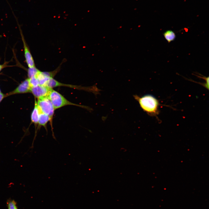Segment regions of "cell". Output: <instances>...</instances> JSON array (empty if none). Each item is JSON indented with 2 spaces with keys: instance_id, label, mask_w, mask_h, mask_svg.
<instances>
[{
  "instance_id": "30bf717a",
  "label": "cell",
  "mask_w": 209,
  "mask_h": 209,
  "mask_svg": "<svg viewBox=\"0 0 209 209\" xmlns=\"http://www.w3.org/2000/svg\"><path fill=\"white\" fill-rule=\"evenodd\" d=\"M8 209H18L15 201L11 198L7 200L6 202Z\"/></svg>"
},
{
  "instance_id": "7c38bea8",
  "label": "cell",
  "mask_w": 209,
  "mask_h": 209,
  "mask_svg": "<svg viewBox=\"0 0 209 209\" xmlns=\"http://www.w3.org/2000/svg\"><path fill=\"white\" fill-rule=\"evenodd\" d=\"M29 82L31 87H35L39 85L36 76L29 78Z\"/></svg>"
},
{
  "instance_id": "8fae6325",
  "label": "cell",
  "mask_w": 209,
  "mask_h": 209,
  "mask_svg": "<svg viewBox=\"0 0 209 209\" xmlns=\"http://www.w3.org/2000/svg\"><path fill=\"white\" fill-rule=\"evenodd\" d=\"M39 71L35 66L29 68L28 71L29 78L36 76Z\"/></svg>"
},
{
  "instance_id": "4fadbf2b",
  "label": "cell",
  "mask_w": 209,
  "mask_h": 209,
  "mask_svg": "<svg viewBox=\"0 0 209 209\" xmlns=\"http://www.w3.org/2000/svg\"><path fill=\"white\" fill-rule=\"evenodd\" d=\"M4 96L5 95L1 93H0V102L4 98Z\"/></svg>"
},
{
  "instance_id": "5bb4252c",
  "label": "cell",
  "mask_w": 209,
  "mask_h": 209,
  "mask_svg": "<svg viewBox=\"0 0 209 209\" xmlns=\"http://www.w3.org/2000/svg\"><path fill=\"white\" fill-rule=\"evenodd\" d=\"M5 65L0 64V71L5 67Z\"/></svg>"
},
{
  "instance_id": "5b68a950",
  "label": "cell",
  "mask_w": 209,
  "mask_h": 209,
  "mask_svg": "<svg viewBox=\"0 0 209 209\" xmlns=\"http://www.w3.org/2000/svg\"><path fill=\"white\" fill-rule=\"evenodd\" d=\"M31 87L29 78L27 79L21 83L14 90L10 93L9 95L30 92Z\"/></svg>"
},
{
  "instance_id": "8992f818",
  "label": "cell",
  "mask_w": 209,
  "mask_h": 209,
  "mask_svg": "<svg viewBox=\"0 0 209 209\" xmlns=\"http://www.w3.org/2000/svg\"><path fill=\"white\" fill-rule=\"evenodd\" d=\"M21 36L24 46V55L26 62L29 68L35 67V66L33 58L22 35Z\"/></svg>"
},
{
  "instance_id": "52a82bcc",
  "label": "cell",
  "mask_w": 209,
  "mask_h": 209,
  "mask_svg": "<svg viewBox=\"0 0 209 209\" xmlns=\"http://www.w3.org/2000/svg\"><path fill=\"white\" fill-rule=\"evenodd\" d=\"M38 109L39 112V118L38 122L39 126V127L41 126H43L45 128L47 131V130L46 125L47 122L49 121H50V118L48 115L42 112L39 109Z\"/></svg>"
},
{
  "instance_id": "ba28073f",
  "label": "cell",
  "mask_w": 209,
  "mask_h": 209,
  "mask_svg": "<svg viewBox=\"0 0 209 209\" xmlns=\"http://www.w3.org/2000/svg\"><path fill=\"white\" fill-rule=\"evenodd\" d=\"M39 116V110L37 107V102L35 100L34 107L31 115V121L35 125L38 124Z\"/></svg>"
},
{
  "instance_id": "277c9868",
  "label": "cell",
  "mask_w": 209,
  "mask_h": 209,
  "mask_svg": "<svg viewBox=\"0 0 209 209\" xmlns=\"http://www.w3.org/2000/svg\"><path fill=\"white\" fill-rule=\"evenodd\" d=\"M51 89L44 85H39L35 87H31L30 92L38 99L47 97Z\"/></svg>"
},
{
  "instance_id": "3957f363",
  "label": "cell",
  "mask_w": 209,
  "mask_h": 209,
  "mask_svg": "<svg viewBox=\"0 0 209 209\" xmlns=\"http://www.w3.org/2000/svg\"><path fill=\"white\" fill-rule=\"evenodd\" d=\"M37 102L38 109L50 117L52 136L53 138L55 139L52 126V121L55 109L52 103L47 97L38 99Z\"/></svg>"
},
{
  "instance_id": "6da1fadb",
  "label": "cell",
  "mask_w": 209,
  "mask_h": 209,
  "mask_svg": "<svg viewBox=\"0 0 209 209\" xmlns=\"http://www.w3.org/2000/svg\"><path fill=\"white\" fill-rule=\"evenodd\" d=\"M134 97L144 111L151 116L158 114L159 102L153 96L147 94L141 97L137 95L134 96Z\"/></svg>"
},
{
  "instance_id": "9a60e30c",
  "label": "cell",
  "mask_w": 209,
  "mask_h": 209,
  "mask_svg": "<svg viewBox=\"0 0 209 209\" xmlns=\"http://www.w3.org/2000/svg\"><path fill=\"white\" fill-rule=\"evenodd\" d=\"M1 93V90H0V93Z\"/></svg>"
},
{
  "instance_id": "9c48e42d",
  "label": "cell",
  "mask_w": 209,
  "mask_h": 209,
  "mask_svg": "<svg viewBox=\"0 0 209 209\" xmlns=\"http://www.w3.org/2000/svg\"><path fill=\"white\" fill-rule=\"evenodd\" d=\"M163 34L165 39L168 43L174 41L176 37L175 33L171 30L166 31Z\"/></svg>"
},
{
  "instance_id": "7a4b0ae2",
  "label": "cell",
  "mask_w": 209,
  "mask_h": 209,
  "mask_svg": "<svg viewBox=\"0 0 209 209\" xmlns=\"http://www.w3.org/2000/svg\"><path fill=\"white\" fill-rule=\"evenodd\" d=\"M52 103L55 109L68 105L78 106L83 108H87L84 106L75 104L69 101L62 95L57 91L51 89L47 96Z\"/></svg>"
}]
</instances>
